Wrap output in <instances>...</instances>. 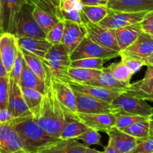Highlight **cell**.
<instances>
[{
    "label": "cell",
    "instance_id": "52a82bcc",
    "mask_svg": "<svg viewBox=\"0 0 153 153\" xmlns=\"http://www.w3.org/2000/svg\"><path fill=\"white\" fill-rule=\"evenodd\" d=\"M148 12H124L108 8L106 17L99 25L110 29H117L140 22Z\"/></svg>",
    "mask_w": 153,
    "mask_h": 153
},
{
    "label": "cell",
    "instance_id": "b9f144b4",
    "mask_svg": "<svg viewBox=\"0 0 153 153\" xmlns=\"http://www.w3.org/2000/svg\"><path fill=\"white\" fill-rule=\"evenodd\" d=\"M140 24L143 32L153 35V10L148 12Z\"/></svg>",
    "mask_w": 153,
    "mask_h": 153
},
{
    "label": "cell",
    "instance_id": "ee69618b",
    "mask_svg": "<svg viewBox=\"0 0 153 153\" xmlns=\"http://www.w3.org/2000/svg\"><path fill=\"white\" fill-rule=\"evenodd\" d=\"M11 112L8 109L0 110V123H9L14 119Z\"/></svg>",
    "mask_w": 153,
    "mask_h": 153
},
{
    "label": "cell",
    "instance_id": "7bdbcfd3",
    "mask_svg": "<svg viewBox=\"0 0 153 153\" xmlns=\"http://www.w3.org/2000/svg\"><path fill=\"white\" fill-rule=\"evenodd\" d=\"M121 61H122L132 71L134 74L139 72L143 66H145L144 61L140 60L135 59L132 58H121Z\"/></svg>",
    "mask_w": 153,
    "mask_h": 153
},
{
    "label": "cell",
    "instance_id": "ba28073f",
    "mask_svg": "<svg viewBox=\"0 0 153 153\" xmlns=\"http://www.w3.org/2000/svg\"><path fill=\"white\" fill-rule=\"evenodd\" d=\"M49 71V70H48ZM50 82L57 100L68 114L74 117L76 111V99L74 92L67 82H62L53 77L49 72ZM75 118V117H74Z\"/></svg>",
    "mask_w": 153,
    "mask_h": 153
},
{
    "label": "cell",
    "instance_id": "db71d44e",
    "mask_svg": "<svg viewBox=\"0 0 153 153\" xmlns=\"http://www.w3.org/2000/svg\"><path fill=\"white\" fill-rule=\"evenodd\" d=\"M2 33H4V30H3L2 26V16H1V5H0V35Z\"/></svg>",
    "mask_w": 153,
    "mask_h": 153
},
{
    "label": "cell",
    "instance_id": "8992f818",
    "mask_svg": "<svg viewBox=\"0 0 153 153\" xmlns=\"http://www.w3.org/2000/svg\"><path fill=\"white\" fill-rule=\"evenodd\" d=\"M118 56V52L100 46L86 37L70 55L71 61L83 58H103L105 61Z\"/></svg>",
    "mask_w": 153,
    "mask_h": 153
},
{
    "label": "cell",
    "instance_id": "11a10c76",
    "mask_svg": "<svg viewBox=\"0 0 153 153\" xmlns=\"http://www.w3.org/2000/svg\"><path fill=\"white\" fill-rule=\"evenodd\" d=\"M12 153H31V152H27V151L24 150V149H20V150L16 151V152H12Z\"/></svg>",
    "mask_w": 153,
    "mask_h": 153
},
{
    "label": "cell",
    "instance_id": "484cf974",
    "mask_svg": "<svg viewBox=\"0 0 153 153\" xmlns=\"http://www.w3.org/2000/svg\"><path fill=\"white\" fill-rule=\"evenodd\" d=\"M20 50L22 52L24 61L28 65V67L41 80L46 82L48 79V71L47 68L44 63L43 59L25 49H20Z\"/></svg>",
    "mask_w": 153,
    "mask_h": 153
},
{
    "label": "cell",
    "instance_id": "9c48e42d",
    "mask_svg": "<svg viewBox=\"0 0 153 153\" xmlns=\"http://www.w3.org/2000/svg\"><path fill=\"white\" fill-rule=\"evenodd\" d=\"M152 53L153 35L142 31L130 46L118 52V56L120 58H132L144 61Z\"/></svg>",
    "mask_w": 153,
    "mask_h": 153
},
{
    "label": "cell",
    "instance_id": "bcb514c9",
    "mask_svg": "<svg viewBox=\"0 0 153 153\" xmlns=\"http://www.w3.org/2000/svg\"><path fill=\"white\" fill-rule=\"evenodd\" d=\"M36 153H62L58 150V149L56 148V146H54L53 144L50 145V146H47V147L44 148V149H42L38 151Z\"/></svg>",
    "mask_w": 153,
    "mask_h": 153
},
{
    "label": "cell",
    "instance_id": "f907efd6",
    "mask_svg": "<svg viewBox=\"0 0 153 153\" xmlns=\"http://www.w3.org/2000/svg\"><path fill=\"white\" fill-rule=\"evenodd\" d=\"M148 122L149 124V135L153 136V114L148 117Z\"/></svg>",
    "mask_w": 153,
    "mask_h": 153
},
{
    "label": "cell",
    "instance_id": "7c38bea8",
    "mask_svg": "<svg viewBox=\"0 0 153 153\" xmlns=\"http://www.w3.org/2000/svg\"><path fill=\"white\" fill-rule=\"evenodd\" d=\"M74 117L85 124L88 128L105 133H107L112 127L115 126L116 117L112 114L76 112Z\"/></svg>",
    "mask_w": 153,
    "mask_h": 153
},
{
    "label": "cell",
    "instance_id": "3957f363",
    "mask_svg": "<svg viewBox=\"0 0 153 153\" xmlns=\"http://www.w3.org/2000/svg\"><path fill=\"white\" fill-rule=\"evenodd\" d=\"M43 61L53 77L64 82L70 81L68 69L72 61L70 60V54L62 43L52 45L43 58Z\"/></svg>",
    "mask_w": 153,
    "mask_h": 153
},
{
    "label": "cell",
    "instance_id": "5b68a950",
    "mask_svg": "<svg viewBox=\"0 0 153 153\" xmlns=\"http://www.w3.org/2000/svg\"><path fill=\"white\" fill-rule=\"evenodd\" d=\"M110 104L114 114L118 112H124L148 117L153 114V107L148 105L146 100L127 95L124 93L114 99Z\"/></svg>",
    "mask_w": 153,
    "mask_h": 153
},
{
    "label": "cell",
    "instance_id": "f1b7e54d",
    "mask_svg": "<svg viewBox=\"0 0 153 153\" xmlns=\"http://www.w3.org/2000/svg\"><path fill=\"white\" fill-rule=\"evenodd\" d=\"M102 70L70 67L68 69V76L71 81L80 83H86L92 79H96L101 73Z\"/></svg>",
    "mask_w": 153,
    "mask_h": 153
},
{
    "label": "cell",
    "instance_id": "f6af8a7d",
    "mask_svg": "<svg viewBox=\"0 0 153 153\" xmlns=\"http://www.w3.org/2000/svg\"><path fill=\"white\" fill-rule=\"evenodd\" d=\"M82 5H106L109 0H80Z\"/></svg>",
    "mask_w": 153,
    "mask_h": 153
},
{
    "label": "cell",
    "instance_id": "f546056e",
    "mask_svg": "<svg viewBox=\"0 0 153 153\" xmlns=\"http://www.w3.org/2000/svg\"><path fill=\"white\" fill-rule=\"evenodd\" d=\"M88 127L78 120H72L69 121L63 128L59 136V140L76 139L82 134Z\"/></svg>",
    "mask_w": 153,
    "mask_h": 153
},
{
    "label": "cell",
    "instance_id": "5bb4252c",
    "mask_svg": "<svg viewBox=\"0 0 153 153\" xmlns=\"http://www.w3.org/2000/svg\"><path fill=\"white\" fill-rule=\"evenodd\" d=\"M73 91L82 93L87 95L92 96L99 100H104L110 103L114 99L121 95L125 89H112V88H106L103 87L95 86V85H87V84L80 83L74 81H68L67 82Z\"/></svg>",
    "mask_w": 153,
    "mask_h": 153
},
{
    "label": "cell",
    "instance_id": "6da1fadb",
    "mask_svg": "<svg viewBox=\"0 0 153 153\" xmlns=\"http://www.w3.org/2000/svg\"><path fill=\"white\" fill-rule=\"evenodd\" d=\"M46 85V89L43 96L38 112L34 118L48 134L59 139L60 134L64 126L75 118L66 112L57 100L50 82L49 71Z\"/></svg>",
    "mask_w": 153,
    "mask_h": 153
},
{
    "label": "cell",
    "instance_id": "277c9868",
    "mask_svg": "<svg viewBox=\"0 0 153 153\" xmlns=\"http://www.w3.org/2000/svg\"><path fill=\"white\" fill-rule=\"evenodd\" d=\"M33 5L28 2L16 16L13 34L17 38L22 37L46 38V33L40 28L32 16Z\"/></svg>",
    "mask_w": 153,
    "mask_h": 153
},
{
    "label": "cell",
    "instance_id": "30bf717a",
    "mask_svg": "<svg viewBox=\"0 0 153 153\" xmlns=\"http://www.w3.org/2000/svg\"><path fill=\"white\" fill-rule=\"evenodd\" d=\"M86 37L100 46L119 52L120 49L116 39L113 29L104 28L98 23L86 22Z\"/></svg>",
    "mask_w": 153,
    "mask_h": 153
},
{
    "label": "cell",
    "instance_id": "603a6c76",
    "mask_svg": "<svg viewBox=\"0 0 153 153\" xmlns=\"http://www.w3.org/2000/svg\"><path fill=\"white\" fill-rule=\"evenodd\" d=\"M82 6L80 0H60L59 10L62 19L83 25L81 16Z\"/></svg>",
    "mask_w": 153,
    "mask_h": 153
},
{
    "label": "cell",
    "instance_id": "c3c4849f",
    "mask_svg": "<svg viewBox=\"0 0 153 153\" xmlns=\"http://www.w3.org/2000/svg\"><path fill=\"white\" fill-rule=\"evenodd\" d=\"M6 76H9V74L8 73L5 67L3 64L1 56H0V77H6Z\"/></svg>",
    "mask_w": 153,
    "mask_h": 153
},
{
    "label": "cell",
    "instance_id": "2e32d148",
    "mask_svg": "<svg viewBox=\"0 0 153 153\" xmlns=\"http://www.w3.org/2000/svg\"><path fill=\"white\" fill-rule=\"evenodd\" d=\"M28 2V0H0L4 32L13 34L16 16L22 7Z\"/></svg>",
    "mask_w": 153,
    "mask_h": 153
},
{
    "label": "cell",
    "instance_id": "60d3db41",
    "mask_svg": "<svg viewBox=\"0 0 153 153\" xmlns=\"http://www.w3.org/2000/svg\"><path fill=\"white\" fill-rule=\"evenodd\" d=\"M22 62H23V57H22V52L19 49V52H18L17 55H16L14 64L11 71L9 74V78L17 84L20 83V76L21 73H22Z\"/></svg>",
    "mask_w": 153,
    "mask_h": 153
},
{
    "label": "cell",
    "instance_id": "4316f807",
    "mask_svg": "<svg viewBox=\"0 0 153 153\" xmlns=\"http://www.w3.org/2000/svg\"><path fill=\"white\" fill-rule=\"evenodd\" d=\"M108 13L106 5H82L81 16L83 25L86 22L99 23L103 20Z\"/></svg>",
    "mask_w": 153,
    "mask_h": 153
},
{
    "label": "cell",
    "instance_id": "83f0119b",
    "mask_svg": "<svg viewBox=\"0 0 153 153\" xmlns=\"http://www.w3.org/2000/svg\"><path fill=\"white\" fill-rule=\"evenodd\" d=\"M32 16L38 25L46 34L59 21L55 16L34 5H33Z\"/></svg>",
    "mask_w": 153,
    "mask_h": 153
},
{
    "label": "cell",
    "instance_id": "ab89813d",
    "mask_svg": "<svg viewBox=\"0 0 153 153\" xmlns=\"http://www.w3.org/2000/svg\"><path fill=\"white\" fill-rule=\"evenodd\" d=\"M129 153H153V136L138 139L136 146Z\"/></svg>",
    "mask_w": 153,
    "mask_h": 153
},
{
    "label": "cell",
    "instance_id": "d590c367",
    "mask_svg": "<svg viewBox=\"0 0 153 153\" xmlns=\"http://www.w3.org/2000/svg\"><path fill=\"white\" fill-rule=\"evenodd\" d=\"M104 61L105 60L103 58H83L72 61L70 67L101 70L104 68Z\"/></svg>",
    "mask_w": 153,
    "mask_h": 153
},
{
    "label": "cell",
    "instance_id": "7402d4cb",
    "mask_svg": "<svg viewBox=\"0 0 153 153\" xmlns=\"http://www.w3.org/2000/svg\"><path fill=\"white\" fill-rule=\"evenodd\" d=\"M114 31L120 51H122L130 46L136 40L138 36L142 31L141 29L140 24L138 22L133 25L117 28L114 30Z\"/></svg>",
    "mask_w": 153,
    "mask_h": 153
},
{
    "label": "cell",
    "instance_id": "1f68e13d",
    "mask_svg": "<svg viewBox=\"0 0 153 153\" xmlns=\"http://www.w3.org/2000/svg\"><path fill=\"white\" fill-rule=\"evenodd\" d=\"M108 68H109L110 71L112 73V76L117 80L122 82V83L126 84V85L130 84V81L133 76L134 73L122 61L110 64L108 66Z\"/></svg>",
    "mask_w": 153,
    "mask_h": 153
},
{
    "label": "cell",
    "instance_id": "7dc6e473",
    "mask_svg": "<svg viewBox=\"0 0 153 153\" xmlns=\"http://www.w3.org/2000/svg\"><path fill=\"white\" fill-rule=\"evenodd\" d=\"M103 152L104 153H121L118 152V151L117 150V149H116V148L114 147L110 143H109V142H108L106 146H105L104 147V150L103 151Z\"/></svg>",
    "mask_w": 153,
    "mask_h": 153
},
{
    "label": "cell",
    "instance_id": "4dcf8cb0",
    "mask_svg": "<svg viewBox=\"0 0 153 153\" xmlns=\"http://www.w3.org/2000/svg\"><path fill=\"white\" fill-rule=\"evenodd\" d=\"M21 91L26 103L34 117L38 112L44 94L31 88H21Z\"/></svg>",
    "mask_w": 153,
    "mask_h": 153
},
{
    "label": "cell",
    "instance_id": "8d00e7d4",
    "mask_svg": "<svg viewBox=\"0 0 153 153\" xmlns=\"http://www.w3.org/2000/svg\"><path fill=\"white\" fill-rule=\"evenodd\" d=\"M64 29V22L59 20L46 34V40L52 45L62 43Z\"/></svg>",
    "mask_w": 153,
    "mask_h": 153
},
{
    "label": "cell",
    "instance_id": "d6a6232c",
    "mask_svg": "<svg viewBox=\"0 0 153 153\" xmlns=\"http://www.w3.org/2000/svg\"><path fill=\"white\" fill-rule=\"evenodd\" d=\"M54 146L62 153H85L87 146L80 143L77 139L58 140L54 143Z\"/></svg>",
    "mask_w": 153,
    "mask_h": 153
},
{
    "label": "cell",
    "instance_id": "44dd1931",
    "mask_svg": "<svg viewBox=\"0 0 153 153\" xmlns=\"http://www.w3.org/2000/svg\"><path fill=\"white\" fill-rule=\"evenodd\" d=\"M20 49H25L43 59L52 45L46 38L22 37L18 38Z\"/></svg>",
    "mask_w": 153,
    "mask_h": 153
},
{
    "label": "cell",
    "instance_id": "d6986e66",
    "mask_svg": "<svg viewBox=\"0 0 153 153\" xmlns=\"http://www.w3.org/2000/svg\"><path fill=\"white\" fill-rule=\"evenodd\" d=\"M106 134L109 136L108 142L121 153H129L136 146L138 139L113 126Z\"/></svg>",
    "mask_w": 153,
    "mask_h": 153
},
{
    "label": "cell",
    "instance_id": "ac0fdd59",
    "mask_svg": "<svg viewBox=\"0 0 153 153\" xmlns=\"http://www.w3.org/2000/svg\"><path fill=\"white\" fill-rule=\"evenodd\" d=\"M23 149V145L14 127L0 123V153H12Z\"/></svg>",
    "mask_w": 153,
    "mask_h": 153
},
{
    "label": "cell",
    "instance_id": "e575fe53",
    "mask_svg": "<svg viewBox=\"0 0 153 153\" xmlns=\"http://www.w3.org/2000/svg\"><path fill=\"white\" fill-rule=\"evenodd\" d=\"M114 115L116 117L115 127L121 130L127 128L134 123L148 120V117H146L131 114L124 113V112H118Z\"/></svg>",
    "mask_w": 153,
    "mask_h": 153
},
{
    "label": "cell",
    "instance_id": "d4e9b609",
    "mask_svg": "<svg viewBox=\"0 0 153 153\" xmlns=\"http://www.w3.org/2000/svg\"><path fill=\"white\" fill-rule=\"evenodd\" d=\"M84 84L112 89H125L129 85L117 80L110 73L108 67H104L101 73L96 79Z\"/></svg>",
    "mask_w": 153,
    "mask_h": 153
},
{
    "label": "cell",
    "instance_id": "681fc988",
    "mask_svg": "<svg viewBox=\"0 0 153 153\" xmlns=\"http://www.w3.org/2000/svg\"><path fill=\"white\" fill-rule=\"evenodd\" d=\"M144 77L153 79V66H147L146 71Z\"/></svg>",
    "mask_w": 153,
    "mask_h": 153
},
{
    "label": "cell",
    "instance_id": "9a60e30c",
    "mask_svg": "<svg viewBox=\"0 0 153 153\" xmlns=\"http://www.w3.org/2000/svg\"><path fill=\"white\" fill-rule=\"evenodd\" d=\"M19 49L18 38L14 34L4 32L0 35V56L8 74L11 71Z\"/></svg>",
    "mask_w": 153,
    "mask_h": 153
},
{
    "label": "cell",
    "instance_id": "74e56055",
    "mask_svg": "<svg viewBox=\"0 0 153 153\" xmlns=\"http://www.w3.org/2000/svg\"><path fill=\"white\" fill-rule=\"evenodd\" d=\"M100 134L98 131L88 128L82 134L77 137L78 140H82L84 144L87 146L92 145H98L100 143Z\"/></svg>",
    "mask_w": 153,
    "mask_h": 153
},
{
    "label": "cell",
    "instance_id": "f5cc1de1",
    "mask_svg": "<svg viewBox=\"0 0 153 153\" xmlns=\"http://www.w3.org/2000/svg\"><path fill=\"white\" fill-rule=\"evenodd\" d=\"M85 153H104V152H100V151H98L96 150V149H92V148H90L89 146H86Z\"/></svg>",
    "mask_w": 153,
    "mask_h": 153
},
{
    "label": "cell",
    "instance_id": "8fae6325",
    "mask_svg": "<svg viewBox=\"0 0 153 153\" xmlns=\"http://www.w3.org/2000/svg\"><path fill=\"white\" fill-rule=\"evenodd\" d=\"M74 92L76 99L77 112L114 114L113 109L110 102L77 91H74Z\"/></svg>",
    "mask_w": 153,
    "mask_h": 153
},
{
    "label": "cell",
    "instance_id": "cb8c5ba5",
    "mask_svg": "<svg viewBox=\"0 0 153 153\" xmlns=\"http://www.w3.org/2000/svg\"><path fill=\"white\" fill-rule=\"evenodd\" d=\"M19 85L20 88H27L34 89L44 94L46 89V82L40 79L29 67L26 62H22V70L20 79Z\"/></svg>",
    "mask_w": 153,
    "mask_h": 153
},
{
    "label": "cell",
    "instance_id": "f35d334b",
    "mask_svg": "<svg viewBox=\"0 0 153 153\" xmlns=\"http://www.w3.org/2000/svg\"><path fill=\"white\" fill-rule=\"evenodd\" d=\"M9 76L0 77V110L8 108Z\"/></svg>",
    "mask_w": 153,
    "mask_h": 153
},
{
    "label": "cell",
    "instance_id": "4fadbf2b",
    "mask_svg": "<svg viewBox=\"0 0 153 153\" xmlns=\"http://www.w3.org/2000/svg\"><path fill=\"white\" fill-rule=\"evenodd\" d=\"M8 110L14 118L33 117L22 96L21 88L16 82L9 78Z\"/></svg>",
    "mask_w": 153,
    "mask_h": 153
},
{
    "label": "cell",
    "instance_id": "816d5d0a",
    "mask_svg": "<svg viewBox=\"0 0 153 153\" xmlns=\"http://www.w3.org/2000/svg\"><path fill=\"white\" fill-rule=\"evenodd\" d=\"M145 66H153V53L144 61Z\"/></svg>",
    "mask_w": 153,
    "mask_h": 153
},
{
    "label": "cell",
    "instance_id": "ffe728a7",
    "mask_svg": "<svg viewBox=\"0 0 153 153\" xmlns=\"http://www.w3.org/2000/svg\"><path fill=\"white\" fill-rule=\"evenodd\" d=\"M107 7L124 12H149L153 10V0H109Z\"/></svg>",
    "mask_w": 153,
    "mask_h": 153
},
{
    "label": "cell",
    "instance_id": "e0dca14e",
    "mask_svg": "<svg viewBox=\"0 0 153 153\" xmlns=\"http://www.w3.org/2000/svg\"><path fill=\"white\" fill-rule=\"evenodd\" d=\"M64 29L62 44L69 54H71L80 43L82 39L86 37L85 25L69 20H64Z\"/></svg>",
    "mask_w": 153,
    "mask_h": 153
},
{
    "label": "cell",
    "instance_id": "836d02e7",
    "mask_svg": "<svg viewBox=\"0 0 153 153\" xmlns=\"http://www.w3.org/2000/svg\"><path fill=\"white\" fill-rule=\"evenodd\" d=\"M122 131L136 139L146 138L149 136V124L148 120L134 123Z\"/></svg>",
    "mask_w": 153,
    "mask_h": 153
},
{
    "label": "cell",
    "instance_id": "7a4b0ae2",
    "mask_svg": "<svg viewBox=\"0 0 153 153\" xmlns=\"http://www.w3.org/2000/svg\"><path fill=\"white\" fill-rule=\"evenodd\" d=\"M9 124L17 133L23 145L24 150L28 152L36 153L59 140L48 134L33 117L14 118Z\"/></svg>",
    "mask_w": 153,
    "mask_h": 153
}]
</instances>
